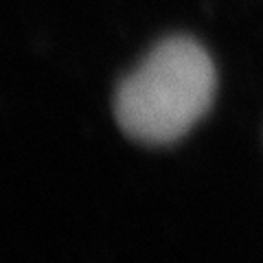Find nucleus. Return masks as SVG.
I'll use <instances>...</instances> for the list:
<instances>
[{
    "mask_svg": "<svg viewBox=\"0 0 263 263\" xmlns=\"http://www.w3.org/2000/svg\"><path fill=\"white\" fill-rule=\"evenodd\" d=\"M215 95V68L209 53L191 37L158 42L119 84L114 119L136 143L180 141L204 114Z\"/></svg>",
    "mask_w": 263,
    "mask_h": 263,
    "instance_id": "f257e3e1",
    "label": "nucleus"
}]
</instances>
